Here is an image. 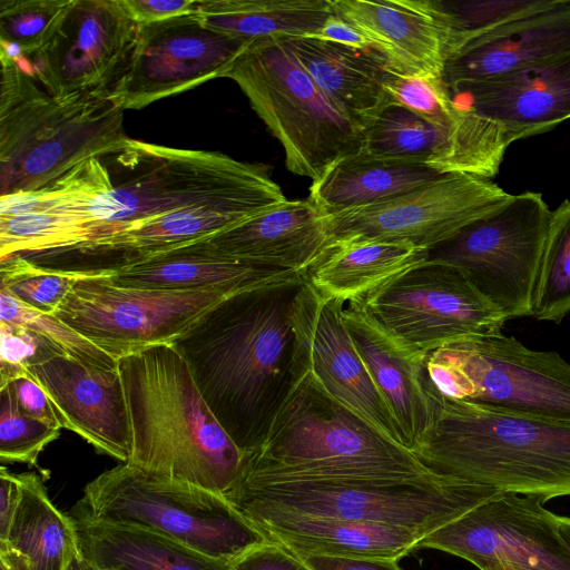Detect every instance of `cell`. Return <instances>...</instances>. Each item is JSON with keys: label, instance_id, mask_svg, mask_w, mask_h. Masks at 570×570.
Masks as SVG:
<instances>
[{"label": "cell", "instance_id": "obj_1", "mask_svg": "<svg viewBox=\"0 0 570 570\" xmlns=\"http://www.w3.org/2000/svg\"><path fill=\"white\" fill-rule=\"evenodd\" d=\"M306 277L230 294L171 343L243 454L263 442L292 381V307Z\"/></svg>", "mask_w": 570, "mask_h": 570}, {"label": "cell", "instance_id": "obj_2", "mask_svg": "<svg viewBox=\"0 0 570 570\" xmlns=\"http://www.w3.org/2000/svg\"><path fill=\"white\" fill-rule=\"evenodd\" d=\"M131 433L127 464L147 473L225 493L243 453L204 401L173 343L118 360Z\"/></svg>", "mask_w": 570, "mask_h": 570}, {"label": "cell", "instance_id": "obj_3", "mask_svg": "<svg viewBox=\"0 0 570 570\" xmlns=\"http://www.w3.org/2000/svg\"><path fill=\"white\" fill-rule=\"evenodd\" d=\"M435 412L413 451L436 473L543 502L570 497V424L454 400Z\"/></svg>", "mask_w": 570, "mask_h": 570}, {"label": "cell", "instance_id": "obj_4", "mask_svg": "<svg viewBox=\"0 0 570 570\" xmlns=\"http://www.w3.org/2000/svg\"><path fill=\"white\" fill-rule=\"evenodd\" d=\"M291 379L263 442L254 452L243 454L236 480L417 479L436 474L412 451L332 399L306 372L292 370Z\"/></svg>", "mask_w": 570, "mask_h": 570}, {"label": "cell", "instance_id": "obj_5", "mask_svg": "<svg viewBox=\"0 0 570 570\" xmlns=\"http://www.w3.org/2000/svg\"><path fill=\"white\" fill-rule=\"evenodd\" d=\"M0 196L43 188L130 139L110 94L55 96L23 57L0 50Z\"/></svg>", "mask_w": 570, "mask_h": 570}, {"label": "cell", "instance_id": "obj_6", "mask_svg": "<svg viewBox=\"0 0 570 570\" xmlns=\"http://www.w3.org/2000/svg\"><path fill=\"white\" fill-rule=\"evenodd\" d=\"M500 493L436 473L417 479L236 480L223 495L248 521L272 514L331 517L401 527L424 538Z\"/></svg>", "mask_w": 570, "mask_h": 570}, {"label": "cell", "instance_id": "obj_7", "mask_svg": "<svg viewBox=\"0 0 570 570\" xmlns=\"http://www.w3.org/2000/svg\"><path fill=\"white\" fill-rule=\"evenodd\" d=\"M100 160L109 173L110 186L88 207L94 220L90 240L138 220L276 183L264 164L131 138Z\"/></svg>", "mask_w": 570, "mask_h": 570}, {"label": "cell", "instance_id": "obj_8", "mask_svg": "<svg viewBox=\"0 0 570 570\" xmlns=\"http://www.w3.org/2000/svg\"><path fill=\"white\" fill-rule=\"evenodd\" d=\"M226 78L281 142L288 171L313 181L360 151L363 130L322 91L284 38L252 41Z\"/></svg>", "mask_w": 570, "mask_h": 570}, {"label": "cell", "instance_id": "obj_9", "mask_svg": "<svg viewBox=\"0 0 570 570\" xmlns=\"http://www.w3.org/2000/svg\"><path fill=\"white\" fill-rule=\"evenodd\" d=\"M75 509L96 520L158 532L229 563L268 540L222 493L127 463L88 482Z\"/></svg>", "mask_w": 570, "mask_h": 570}, {"label": "cell", "instance_id": "obj_10", "mask_svg": "<svg viewBox=\"0 0 570 570\" xmlns=\"http://www.w3.org/2000/svg\"><path fill=\"white\" fill-rule=\"evenodd\" d=\"M441 394L460 401L570 424V364L502 333L445 344L425 360Z\"/></svg>", "mask_w": 570, "mask_h": 570}, {"label": "cell", "instance_id": "obj_11", "mask_svg": "<svg viewBox=\"0 0 570 570\" xmlns=\"http://www.w3.org/2000/svg\"><path fill=\"white\" fill-rule=\"evenodd\" d=\"M411 355L501 334L505 315L456 266L426 259L347 303Z\"/></svg>", "mask_w": 570, "mask_h": 570}, {"label": "cell", "instance_id": "obj_12", "mask_svg": "<svg viewBox=\"0 0 570 570\" xmlns=\"http://www.w3.org/2000/svg\"><path fill=\"white\" fill-rule=\"evenodd\" d=\"M552 210L542 195L524 191L459 230L429 253L456 266L508 320L532 316Z\"/></svg>", "mask_w": 570, "mask_h": 570}, {"label": "cell", "instance_id": "obj_13", "mask_svg": "<svg viewBox=\"0 0 570 570\" xmlns=\"http://www.w3.org/2000/svg\"><path fill=\"white\" fill-rule=\"evenodd\" d=\"M230 294L118 287L106 274H89L76 282L52 315L118 361L148 346L171 343Z\"/></svg>", "mask_w": 570, "mask_h": 570}, {"label": "cell", "instance_id": "obj_14", "mask_svg": "<svg viewBox=\"0 0 570 570\" xmlns=\"http://www.w3.org/2000/svg\"><path fill=\"white\" fill-rule=\"evenodd\" d=\"M287 200L281 186L274 183L138 220L101 238L28 253L26 259L50 269L111 274L165 250L229 228Z\"/></svg>", "mask_w": 570, "mask_h": 570}, {"label": "cell", "instance_id": "obj_15", "mask_svg": "<svg viewBox=\"0 0 570 570\" xmlns=\"http://www.w3.org/2000/svg\"><path fill=\"white\" fill-rule=\"evenodd\" d=\"M512 196L491 179L445 174L390 200L325 216L328 244L385 240L431 250L501 208Z\"/></svg>", "mask_w": 570, "mask_h": 570}, {"label": "cell", "instance_id": "obj_16", "mask_svg": "<svg viewBox=\"0 0 570 570\" xmlns=\"http://www.w3.org/2000/svg\"><path fill=\"white\" fill-rule=\"evenodd\" d=\"M537 497L501 492L422 538L420 548L460 557L478 569L570 570L559 515Z\"/></svg>", "mask_w": 570, "mask_h": 570}, {"label": "cell", "instance_id": "obj_17", "mask_svg": "<svg viewBox=\"0 0 570 570\" xmlns=\"http://www.w3.org/2000/svg\"><path fill=\"white\" fill-rule=\"evenodd\" d=\"M250 40L204 26L195 13L139 24L135 50L111 97L122 110L226 77Z\"/></svg>", "mask_w": 570, "mask_h": 570}, {"label": "cell", "instance_id": "obj_18", "mask_svg": "<svg viewBox=\"0 0 570 570\" xmlns=\"http://www.w3.org/2000/svg\"><path fill=\"white\" fill-rule=\"evenodd\" d=\"M344 305L307 279L302 283L291 315L292 370L306 372L332 399L403 445L399 426L354 346L344 321Z\"/></svg>", "mask_w": 570, "mask_h": 570}, {"label": "cell", "instance_id": "obj_19", "mask_svg": "<svg viewBox=\"0 0 570 570\" xmlns=\"http://www.w3.org/2000/svg\"><path fill=\"white\" fill-rule=\"evenodd\" d=\"M138 30L120 0H73L51 41L24 59L51 95L111 94L132 56Z\"/></svg>", "mask_w": 570, "mask_h": 570}, {"label": "cell", "instance_id": "obj_20", "mask_svg": "<svg viewBox=\"0 0 570 570\" xmlns=\"http://www.w3.org/2000/svg\"><path fill=\"white\" fill-rule=\"evenodd\" d=\"M331 4L383 56L390 72L443 77L454 31L441 0H331Z\"/></svg>", "mask_w": 570, "mask_h": 570}, {"label": "cell", "instance_id": "obj_21", "mask_svg": "<svg viewBox=\"0 0 570 570\" xmlns=\"http://www.w3.org/2000/svg\"><path fill=\"white\" fill-rule=\"evenodd\" d=\"M448 89L453 105L500 124L517 141L570 119V53Z\"/></svg>", "mask_w": 570, "mask_h": 570}, {"label": "cell", "instance_id": "obj_22", "mask_svg": "<svg viewBox=\"0 0 570 570\" xmlns=\"http://www.w3.org/2000/svg\"><path fill=\"white\" fill-rule=\"evenodd\" d=\"M28 370L66 417L70 431L97 452L127 463L131 433L118 368L89 367L66 355H57Z\"/></svg>", "mask_w": 570, "mask_h": 570}, {"label": "cell", "instance_id": "obj_23", "mask_svg": "<svg viewBox=\"0 0 570 570\" xmlns=\"http://www.w3.org/2000/svg\"><path fill=\"white\" fill-rule=\"evenodd\" d=\"M218 256L306 275L328 246L325 216L307 198L191 242Z\"/></svg>", "mask_w": 570, "mask_h": 570}, {"label": "cell", "instance_id": "obj_24", "mask_svg": "<svg viewBox=\"0 0 570 570\" xmlns=\"http://www.w3.org/2000/svg\"><path fill=\"white\" fill-rule=\"evenodd\" d=\"M570 53V0L456 47L448 57V87L527 68Z\"/></svg>", "mask_w": 570, "mask_h": 570}, {"label": "cell", "instance_id": "obj_25", "mask_svg": "<svg viewBox=\"0 0 570 570\" xmlns=\"http://www.w3.org/2000/svg\"><path fill=\"white\" fill-rule=\"evenodd\" d=\"M344 321L368 374L401 432L403 445L414 451L432 425L434 390L425 360L411 355L346 305Z\"/></svg>", "mask_w": 570, "mask_h": 570}, {"label": "cell", "instance_id": "obj_26", "mask_svg": "<svg viewBox=\"0 0 570 570\" xmlns=\"http://www.w3.org/2000/svg\"><path fill=\"white\" fill-rule=\"evenodd\" d=\"M303 277L306 275L218 256L200 249L191 242L106 274L107 281L118 287L159 291L216 289L229 293L283 284Z\"/></svg>", "mask_w": 570, "mask_h": 570}, {"label": "cell", "instance_id": "obj_27", "mask_svg": "<svg viewBox=\"0 0 570 570\" xmlns=\"http://www.w3.org/2000/svg\"><path fill=\"white\" fill-rule=\"evenodd\" d=\"M249 522L268 540L301 554L399 561L423 538L401 527L331 517L272 514Z\"/></svg>", "mask_w": 570, "mask_h": 570}, {"label": "cell", "instance_id": "obj_28", "mask_svg": "<svg viewBox=\"0 0 570 570\" xmlns=\"http://www.w3.org/2000/svg\"><path fill=\"white\" fill-rule=\"evenodd\" d=\"M284 39L322 91L362 130L390 104L386 61L374 49L314 36Z\"/></svg>", "mask_w": 570, "mask_h": 570}, {"label": "cell", "instance_id": "obj_29", "mask_svg": "<svg viewBox=\"0 0 570 570\" xmlns=\"http://www.w3.org/2000/svg\"><path fill=\"white\" fill-rule=\"evenodd\" d=\"M72 518L81 553L101 570H228L171 538L144 528L92 519L77 509Z\"/></svg>", "mask_w": 570, "mask_h": 570}, {"label": "cell", "instance_id": "obj_30", "mask_svg": "<svg viewBox=\"0 0 570 570\" xmlns=\"http://www.w3.org/2000/svg\"><path fill=\"white\" fill-rule=\"evenodd\" d=\"M19 475L21 498L7 535L0 539V561L10 570H66L80 550L75 522L50 500L41 476Z\"/></svg>", "mask_w": 570, "mask_h": 570}, {"label": "cell", "instance_id": "obj_31", "mask_svg": "<svg viewBox=\"0 0 570 570\" xmlns=\"http://www.w3.org/2000/svg\"><path fill=\"white\" fill-rule=\"evenodd\" d=\"M443 175L425 164L384 160L358 151L338 159L313 180L308 199L328 216L390 200Z\"/></svg>", "mask_w": 570, "mask_h": 570}, {"label": "cell", "instance_id": "obj_32", "mask_svg": "<svg viewBox=\"0 0 570 570\" xmlns=\"http://www.w3.org/2000/svg\"><path fill=\"white\" fill-rule=\"evenodd\" d=\"M429 253L401 242L341 239L328 244L306 279L322 294L347 304L425 262Z\"/></svg>", "mask_w": 570, "mask_h": 570}, {"label": "cell", "instance_id": "obj_33", "mask_svg": "<svg viewBox=\"0 0 570 570\" xmlns=\"http://www.w3.org/2000/svg\"><path fill=\"white\" fill-rule=\"evenodd\" d=\"M207 28L246 40L316 36L334 14L331 0H197Z\"/></svg>", "mask_w": 570, "mask_h": 570}, {"label": "cell", "instance_id": "obj_34", "mask_svg": "<svg viewBox=\"0 0 570 570\" xmlns=\"http://www.w3.org/2000/svg\"><path fill=\"white\" fill-rule=\"evenodd\" d=\"M448 131L400 105L389 104L363 130L360 151L379 159L433 168L446 149Z\"/></svg>", "mask_w": 570, "mask_h": 570}, {"label": "cell", "instance_id": "obj_35", "mask_svg": "<svg viewBox=\"0 0 570 570\" xmlns=\"http://www.w3.org/2000/svg\"><path fill=\"white\" fill-rule=\"evenodd\" d=\"M88 207L0 216V261L14 254L67 247L91 239L94 220Z\"/></svg>", "mask_w": 570, "mask_h": 570}, {"label": "cell", "instance_id": "obj_36", "mask_svg": "<svg viewBox=\"0 0 570 570\" xmlns=\"http://www.w3.org/2000/svg\"><path fill=\"white\" fill-rule=\"evenodd\" d=\"M570 313V200L552 210L533 299L532 316L561 323Z\"/></svg>", "mask_w": 570, "mask_h": 570}, {"label": "cell", "instance_id": "obj_37", "mask_svg": "<svg viewBox=\"0 0 570 570\" xmlns=\"http://www.w3.org/2000/svg\"><path fill=\"white\" fill-rule=\"evenodd\" d=\"M73 0H1V51L26 59L53 38Z\"/></svg>", "mask_w": 570, "mask_h": 570}, {"label": "cell", "instance_id": "obj_38", "mask_svg": "<svg viewBox=\"0 0 570 570\" xmlns=\"http://www.w3.org/2000/svg\"><path fill=\"white\" fill-rule=\"evenodd\" d=\"M0 321L28 328L82 365L118 368V361L52 314L37 311L0 288Z\"/></svg>", "mask_w": 570, "mask_h": 570}, {"label": "cell", "instance_id": "obj_39", "mask_svg": "<svg viewBox=\"0 0 570 570\" xmlns=\"http://www.w3.org/2000/svg\"><path fill=\"white\" fill-rule=\"evenodd\" d=\"M0 288L21 303L43 313L53 314L62 299L86 275L37 266L16 254L0 261Z\"/></svg>", "mask_w": 570, "mask_h": 570}, {"label": "cell", "instance_id": "obj_40", "mask_svg": "<svg viewBox=\"0 0 570 570\" xmlns=\"http://www.w3.org/2000/svg\"><path fill=\"white\" fill-rule=\"evenodd\" d=\"M441 1L454 31V46L452 48L454 50L469 40L487 35L513 21L548 10L557 6L560 0Z\"/></svg>", "mask_w": 570, "mask_h": 570}, {"label": "cell", "instance_id": "obj_41", "mask_svg": "<svg viewBox=\"0 0 570 570\" xmlns=\"http://www.w3.org/2000/svg\"><path fill=\"white\" fill-rule=\"evenodd\" d=\"M59 428L22 414L7 389L0 390V460L38 466L39 454L60 435Z\"/></svg>", "mask_w": 570, "mask_h": 570}, {"label": "cell", "instance_id": "obj_42", "mask_svg": "<svg viewBox=\"0 0 570 570\" xmlns=\"http://www.w3.org/2000/svg\"><path fill=\"white\" fill-rule=\"evenodd\" d=\"M390 104L400 105L428 122L449 129L453 108L443 77L387 72L384 81Z\"/></svg>", "mask_w": 570, "mask_h": 570}, {"label": "cell", "instance_id": "obj_43", "mask_svg": "<svg viewBox=\"0 0 570 570\" xmlns=\"http://www.w3.org/2000/svg\"><path fill=\"white\" fill-rule=\"evenodd\" d=\"M63 355L41 335L19 325L0 321V389L28 367Z\"/></svg>", "mask_w": 570, "mask_h": 570}, {"label": "cell", "instance_id": "obj_44", "mask_svg": "<svg viewBox=\"0 0 570 570\" xmlns=\"http://www.w3.org/2000/svg\"><path fill=\"white\" fill-rule=\"evenodd\" d=\"M1 389L9 391L22 414L42 421L49 425L69 430L66 417L58 411L30 372L14 377Z\"/></svg>", "mask_w": 570, "mask_h": 570}, {"label": "cell", "instance_id": "obj_45", "mask_svg": "<svg viewBox=\"0 0 570 570\" xmlns=\"http://www.w3.org/2000/svg\"><path fill=\"white\" fill-rule=\"evenodd\" d=\"M228 570H309L282 544L267 540L229 563Z\"/></svg>", "mask_w": 570, "mask_h": 570}, {"label": "cell", "instance_id": "obj_46", "mask_svg": "<svg viewBox=\"0 0 570 570\" xmlns=\"http://www.w3.org/2000/svg\"><path fill=\"white\" fill-rule=\"evenodd\" d=\"M120 3L136 23L147 24L195 13L197 0H120Z\"/></svg>", "mask_w": 570, "mask_h": 570}, {"label": "cell", "instance_id": "obj_47", "mask_svg": "<svg viewBox=\"0 0 570 570\" xmlns=\"http://www.w3.org/2000/svg\"><path fill=\"white\" fill-rule=\"evenodd\" d=\"M295 554L309 570H402L395 560Z\"/></svg>", "mask_w": 570, "mask_h": 570}, {"label": "cell", "instance_id": "obj_48", "mask_svg": "<svg viewBox=\"0 0 570 570\" xmlns=\"http://www.w3.org/2000/svg\"><path fill=\"white\" fill-rule=\"evenodd\" d=\"M20 498V475L2 465L0 469V539H3L9 531Z\"/></svg>", "mask_w": 570, "mask_h": 570}, {"label": "cell", "instance_id": "obj_49", "mask_svg": "<svg viewBox=\"0 0 570 570\" xmlns=\"http://www.w3.org/2000/svg\"><path fill=\"white\" fill-rule=\"evenodd\" d=\"M314 37L357 49L372 48L370 41L358 30L335 13Z\"/></svg>", "mask_w": 570, "mask_h": 570}, {"label": "cell", "instance_id": "obj_50", "mask_svg": "<svg viewBox=\"0 0 570 570\" xmlns=\"http://www.w3.org/2000/svg\"><path fill=\"white\" fill-rule=\"evenodd\" d=\"M66 570H101L90 560H88L81 551H77L70 559Z\"/></svg>", "mask_w": 570, "mask_h": 570}, {"label": "cell", "instance_id": "obj_51", "mask_svg": "<svg viewBox=\"0 0 570 570\" xmlns=\"http://www.w3.org/2000/svg\"><path fill=\"white\" fill-rule=\"evenodd\" d=\"M559 520H560L561 533H562L563 538L566 539V541L568 542V544L570 546V517H560L559 515Z\"/></svg>", "mask_w": 570, "mask_h": 570}, {"label": "cell", "instance_id": "obj_52", "mask_svg": "<svg viewBox=\"0 0 570 570\" xmlns=\"http://www.w3.org/2000/svg\"><path fill=\"white\" fill-rule=\"evenodd\" d=\"M484 570H518V569H515L511 566H508V564H493V566L488 567Z\"/></svg>", "mask_w": 570, "mask_h": 570}, {"label": "cell", "instance_id": "obj_53", "mask_svg": "<svg viewBox=\"0 0 570 570\" xmlns=\"http://www.w3.org/2000/svg\"><path fill=\"white\" fill-rule=\"evenodd\" d=\"M0 570H10L8 566L0 561Z\"/></svg>", "mask_w": 570, "mask_h": 570}]
</instances>
